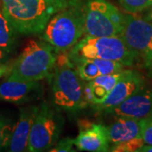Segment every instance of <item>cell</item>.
Returning a JSON list of instances; mask_svg holds the SVG:
<instances>
[{
  "instance_id": "1",
  "label": "cell",
  "mask_w": 152,
  "mask_h": 152,
  "mask_svg": "<svg viewBox=\"0 0 152 152\" xmlns=\"http://www.w3.org/2000/svg\"><path fill=\"white\" fill-rule=\"evenodd\" d=\"M69 0H1L2 11L16 32L37 35Z\"/></svg>"
},
{
  "instance_id": "2",
  "label": "cell",
  "mask_w": 152,
  "mask_h": 152,
  "mask_svg": "<svg viewBox=\"0 0 152 152\" xmlns=\"http://www.w3.org/2000/svg\"><path fill=\"white\" fill-rule=\"evenodd\" d=\"M42 34V39L58 53L69 51L86 34L85 3L69 0L67 5L49 20Z\"/></svg>"
},
{
  "instance_id": "3",
  "label": "cell",
  "mask_w": 152,
  "mask_h": 152,
  "mask_svg": "<svg viewBox=\"0 0 152 152\" xmlns=\"http://www.w3.org/2000/svg\"><path fill=\"white\" fill-rule=\"evenodd\" d=\"M75 64L68 55L57 54L53 72L51 74L53 102L58 111L76 113L87 107L85 98V81L80 80Z\"/></svg>"
},
{
  "instance_id": "4",
  "label": "cell",
  "mask_w": 152,
  "mask_h": 152,
  "mask_svg": "<svg viewBox=\"0 0 152 152\" xmlns=\"http://www.w3.org/2000/svg\"><path fill=\"white\" fill-rule=\"evenodd\" d=\"M58 53L47 42L31 40L12 64L8 80L40 81L53 72Z\"/></svg>"
},
{
  "instance_id": "5",
  "label": "cell",
  "mask_w": 152,
  "mask_h": 152,
  "mask_svg": "<svg viewBox=\"0 0 152 152\" xmlns=\"http://www.w3.org/2000/svg\"><path fill=\"white\" fill-rule=\"evenodd\" d=\"M68 56L72 62L80 58H99L116 61L125 67H132L138 61L136 55L121 36L92 37L86 35L69 50Z\"/></svg>"
},
{
  "instance_id": "6",
  "label": "cell",
  "mask_w": 152,
  "mask_h": 152,
  "mask_svg": "<svg viewBox=\"0 0 152 152\" xmlns=\"http://www.w3.org/2000/svg\"><path fill=\"white\" fill-rule=\"evenodd\" d=\"M125 15L107 0H87L85 3V31L92 37L120 36Z\"/></svg>"
},
{
  "instance_id": "7",
  "label": "cell",
  "mask_w": 152,
  "mask_h": 152,
  "mask_svg": "<svg viewBox=\"0 0 152 152\" xmlns=\"http://www.w3.org/2000/svg\"><path fill=\"white\" fill-rule=\"evenodd\" d=\"M64 124V118L56 110L42 102L31 130L28 151H48L58 140Z\"/></svg>"
},
{
  "instance_id": "8",
  "label": "cell",
  "mask_w": 152,
  "mask_h": 152,
  "mask_svg": "<svg viewBox=\"0 0 152 152\" xmlns=\"http://www.w3.org/2000/svg\"><path fill=\"white\" fill-rule=\"evenodd\" d=\"M120 36L144 69L152 73V22L134 15H125L124 27Z\"/></svg>"
},
{
  "instance_id": "9",
  "label": "cell",
  "mask_w": 152,
  "mask_h": 152,
  "mask_svg": "<svg viewBox=\"0 0 152 152\" xmlns=\"http://www.w3.org/2000/svg\"><path fill=\"white\" fill-rule=\"evenodd\" d=\"M144 86L145 80L141 74L135 70L127 69L107 97L102 103L92 107L99 112L107 113Z\"/></svg>"
},
{
  "instance_id": "10",
  "label": "cell",
  "mask_w": 152,
  "mask_h": 152,
  "mask_svg": "<svg viewBox=\"0 0 152 152\" xmlns=\"http://www.w3.org/2000/svg\"><path fill=\"white\" fill-rule=\"evenodd\" d=\"M107 113L113 116L142 119L152 116V88H145L133 94Z\"/></svg>"
},
{
  "instance_id": "11",
  "label": "cell",
  "mask_w": 152,
  "mask_h": 152,
  "mask_svg": "<svg viewBox=\"0 0 152 152\" xmlns=\"http://www.w3.org/2000/svg\"><path fill=\"white\" fill-rule=\"evenodd\" d=\"M75 145L80 151L107 152L110 149L107 126L86 122L80 123V133L75 139Z\"/></svg>"
},
{
  "instance_id": "12",
  "label": "cell",
  "mask_w": 152,
  "mask_h": 152,
  "mask_svg": "<svg viewBox=\"0 0 152 152\" xmlns=\"http://www.w3.org/2000/svg\"><path fill=\"white\" fill-rule=\"evenodd\" d=\"M42 89L39 81L8 80L0 85V101L21 105L42 96Z\"/></svg>"
},
{
  "instance_id": "13",
  "label": "cell",
  "mask_w": 152,
  "mask_h": 152,
  "mask_svg": "<svg viewBox=\"0 0 152 152\" xmlns=\"http://www.w3.org/2000/svg\"><path fill=\"white\" fill-rule=\"evenodd\" d=\"M39 110V106H29L22 107L20 116L12 133L9 151L12 152H21L27 151L29 137Z\"/></svg>"
},
{
  "instance_id": "14",
  "label": "cell",
  "mask_w": 152,
  "mask_h": 152,
  "mask_svg": "<svg viewBox=\"0 0 152 152\" xmlns=\"http://www.w3.org/2000/svg\"><path fill=\"white\" fill-rule=\"evenodd\" d=\"M127 69L112 75L98 76L91 81L85 84L84 93L88 105H98L102 103L113 91L116 84L124 76Z\"/></svg>"
},
{
  "instance_id": "15",
  "label": "cell",
  "mask_w": 152,
  "mask_h": 152,
  "mask_svg": "<svg viewBox=\"0 0 152 152\" xmlns=\"http://www.w3.org/2000/svg\"><path fill=\"white\" fill-rule=\"evenodd\" d=\"M110 144L115 145L129 141L140 136V119L118 117L117 120L107 126Z\"/></svg>"
},
{
  "instance_id": "16",
  "label": "cell",
  "mask_w": 152,
  "mask_h": 152,
  "mask_svg": "<svg viewBox=\"0 0 152 152\" xmlns=\"http://www.w3.org/2000/svg\"><path fill=\"white\" fill-rule=\"evenodd\" d=\"M16 31L4 15L0 8V48L10 53L16 42Z\"/></svg>"
},
{
  "instance_id": "17",
  "label": "cell",
  "mask_w": 152,
  "mask_h": 152,
  "mask_svg": "<svg viewBox=\"0 0 152 152\" xmlns=\"http://www.w3.org/2000/svg\"><path fill=\"white\" fill-rule=\"evenodd\" d=\"M73 63L75 64L78 75L83 81H91L101 75L99 68L93 59L80 58L74 61Z\"/></svg>"
},
{
  "instance_id": "18",
  "label": "cell",
  "mask_w": 152,
  "mask_h": 152,
  "mask_svg": "<svg viewBox=\"0 0 152 152\" xmlns=\"http://www.w3.org/2000/svg\"><path fill=\"white\" fill-rule=\"evenodd\" d=\"M122 9L128 14L135 15L152 7V0H118Z\"/></svg>"
},
{
  "instance_id": "19",
  "label": "cell",
  "mask_w": 152,
  "mask_h": 152,
  "mask_svg": "<svg viewBox=\"0 0 152 152\" xmlns=\"http://www.w3.org/2000/svg\"><path fill=\"white\" fill-rule=\"evenodd\" d=\"M14 127L9 118L0 116V151L10 147Z\"/></svg>"
},
{
  "instance_id": "20",
  "label": "cell",
  "mask_w": 152,
  "mask_h": 152,
  "mask_svg": "<svg viewBox=\"0 0 152 152\" xmlns=\"http://www.w3.org/2000/svg\"><path fill=\"white\" fill-rule=\"evenodd\" d=\"M93 61L98 66L101 75H112V74H115V73H118L125 69V66L124 64L116 61L99 59V58H95L93 59Z\"/></svg>"
},
{
  "instance_id": "21",
  "label": "cell",
  "mask_w": 152,
  "mask_h": 152,
  "mask_svg": "<svg viewBox=\"0 0 152 152\" xmlns=\"http://www.w3.org/2000/svg\"><path fill=\"white\" fill-rule=\"evenodd\" d=\"M141 137L136 138L129 141L122 142L118 144L113 145L110 146L109 151L113 152H137L138 150L144 145Z\"/></svg>"
},
{
  "instance_id": "22",
  "label": "cell",
  "mask_w": 152,
  "mask_h": 152,
  "mask_svg": "<svg viewBox=\"0 0 152 152\" xmlns=\"http://www.w3.org/2000/svg\"><path fill=\"white\" fill-rule=\"evenodd\" d=\"M140 136L145 144L152 145V116L140 119Z\"/></svg>"
},
{
  "instance_id": "23",
  "label": "cell",
  "mask_w": 152,
  "mask_h": 152,
  "mask_svg": "<svg viewBox=\"0 0 152 152\" xmlns=\"http://www.w3.org/2000/svg\"><path fill=\"white\" fill-rule=\"evenodd\" d=\"M75 145V139L72 138H64L60 141L57 142V144L48 151L52 152H69L73 151V146Z\"/></svg>"
},
{
  "instance_id": "24",
  "label": "cell",
  "mask_w": 152,
  "mask_h": 152,
  "mask_svg": "<svg viewBox=\"0 0 152 152\" xmlns=\"http://www.w3.org/2000/svg\"><path fill=\"white\" fill-rule=\"evenodd\" d=\"M12 65L8 64H0V78L4 77V76L10 75Z\"/></svg>"
},
{
  "instance_id": "25",
  "label": "cell",
  "mask_w": 152,
  "mask_h": 152,
  "mask_svg": "<svg viewBox=\"0 0 152 152\" xmlns=\"http://www.w3.org/2000/svg\"><path fill=\"white\" fill-rule=\"evenodd\" d=\"M9 55H10L9 52H7L6 50L0 48V64H4L6 59L8 58Z\"/></svg>"
},
{
  "instance_id": "26",
  "label": "cell",
  "mask_w": 152,
  "mask_h": 152,
  "mask_svg": "<svg viewBox=\"0 0 152 152\" xmlns=\"http://www.w3.org/2000/svg\"><path fill=\"white\" fill-rule=\"evenodd\" d=\"M137 152H152V145L144 144Z\"/></svg>"
},
{
  "instance_id": "27",
  "label": "cell",
  "mask_w": 152,
  "mask_h": 152,
  "mask_svg": "<svg viewBox=\"0 0 152 152\" xmlns=\"http://www.w3.org/2000/svg\"><path fill=\"white\" fill-rule=\"evenodd\" d=\"M143 18H144L145 20H148V21L152 22V7L149 9V10L147 11V13L144 15Z\"/></svg>"
}]
</instances>
